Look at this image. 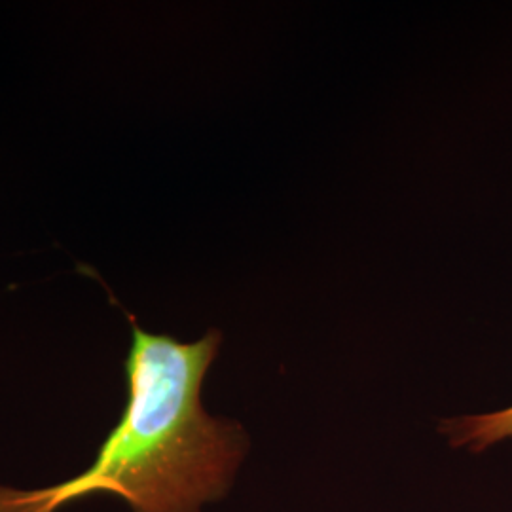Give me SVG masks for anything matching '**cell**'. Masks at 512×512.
I'll list each match as a JSON object with an SVG mask.
<instances>
[{
	"label": "cell",
	"instance_id": "2",
	"mask_svg": "<svg viewBox=\"0 0 512 512\" xmlns=\"http://www.w3.org/2000/svg\"><path fill=\"white\" fill-rule=\"evenodd\" d=\"M440 433L454 448L480 454L494 444L512 439V406L490 414L444 420L440 423Z\"/></svg>",
	"mask_w": 512,
	"mask_h": 512
},
{
	"label": "cell",
	"instance_id": "1",
	"mask_svg": "<svg viewBox=\"0 0 512 512\" xmlns=\"http://www.w3.org/2000/svg\"><path fill=\"white\" fill-rule=\"evenodd\" d=\"M126 315L128 399L120 420L78 475L29 490L0 482V512H61L92 497H116L129 512H203L232 490L249 450L247 433L202 403L222 334L207 330L181 342Z\"/></svg>",
	"mask_w": 512,
	"mask_h": 512
}]
</instances>
